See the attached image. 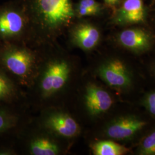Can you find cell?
<instances>
[{
	"label": "cell",
	"instance_id": "11",
	"mask_svg": "<svg viewBox=\"0 0 155 155\" xmlns=\"http://www.w3.org/2000/svg\"><path fill=\"white\" fill-rule=\"evenodd\" d=\"M22 17L13 11L6 12L0 15V33L6 36L15 35L23 28Z\"/></svg>",
	"mask_w": 155,
	"mask_h": 155
},
{
	"label": "cell",
	"instance_id": "18",
	"mask_svg": "<svg viewBox=\"0 0 155 155\" xmlns=\"http://www.w3.org/2000/svg\"><path fill=\"white\" fill-rule=\"evenodd\" d=\"M7 125V122L5 117L0 114V130L4 129Z\"/></svg>",
	"mask_w": 155,
	"mask_h": 155
},
{
	"label": "cell",
	"instance_id": "14",
	"mask_svg": "<svg viewBox=\"0 0 155 155\" xmlns=\"http://www.w3.org/2000/svg\"><path fill=\"white\" fill-rule=\"evenodd\" d=\"M139 152L140 155H155V131L144 139Z\"/></svg>",
	"mask_w": 155,
	"mask_h": 155
},
{
	"label": "cell",
	"instance_id": "19",
	"mask_svg": "<svg viewBox=\"0 0 155 155\" xmlns=\"http://www.w3.org/2000/svg\"><path fill=\"white\" fill-rule=\"evenodd\" d=\"M120 0H105L106 2L111 5H114Z\"/></svg>",
	"mask_w": 155,
	"mask_h": 155
},
{
	"label": "cell",
	"instance_id": "7",
	"mask_svg": "<svg viewBox=\"0 0 155 155\" xmlns=\"http://www.w3.org/2000/svg\"><path fill=\"white\" fill-rule=\"evenodd\" d=\"M118 39L123 47L135 52L145 51L150 45L149 34L139 28H131L123 31L120 34Z\"/></svg>",
	"mask_w": 155,
	"mask_h": 155
},
{
	"label": "cell",
	"instance_id": "15",
	"mask_svg": "<svg viewBox=\"0 0 155 155\" xmlns=\"http://www.w3.org/2000/svg\"><path fill=\"white\" fill-rule=\"evenodd\" d=\"M88 9L93 12L95 15L101 10V5L95 0H81L79 5Z\"/></svg>",
	"mask_w": 155,
	"mask_h": 155
},
{
	"label": "cell",
	"instance_id": "17",
	"mask_svg": "<svg viewBox=\"0 0 155 155\" xmlns=\"http://www.w3.org/2000/svg\"><path fill=\"white\" fill-rule=\"evenodd\" d=\"M11 85L5 78L0 75V98L10 93Z\"/></svg>",
	"mask_w": 155,
	"mask_h": 155
},
{
	"label": "cell",
	"instance_id": "3",
	"mask_svg": "<svg viewBox=\"0 0 155 155\" xmlns=\"http://www.w3.org/2000/svg\"><path fill=\"white\" fill-rule=\"evenodd\" d=\"M147 122L136 117H122L117 118L107 128L106 134L111 139L120 141L127 140L142 130Z\"/></svg>",
	"mask_w": 155,
	"mask_h": 155
},
{
	"label": "cell",
	"instance_id": "5",
	"mask_svg": "<svg viewBox=\"0 0 155 155\" xmlns=\"http://www.w3.org/2000/svg\"><path fill=\"white\" fill-rule=\"evenodd\" d=\"M85 100L89 113L94 116L108 110L113 103L110 94L94 84H90L87 87Z\"/></svg>",
	"mask_w": 155,
	"mask_h": 155
},
{
	"label": "cell",
	"instance_id": "12",
	"mask_svg": "<svg viewBox=\"0 0 155 155\" xmlns=\"http://www.w3.org/2000/svg\"><path fill=\"white\" fill-rule=\"evenodd\" d=\"M95 155H122L127 153V147L111 141H103L97 143L93 147Z\"/></svg>",
	"mask_w": 155,
	"mask_h": 155
},
{
	"label": "cell",
	"instance_id": "6",
	"mask_svg": "<svg viewBox=\"0 0 155 155\" xmlns=\"http://www.w3.org/2000/svg\"><path fill=\"white\" fill-rule=\"evenodd\" d=\"M145 17L143 0H125L117 12L115 21L121 25L138 24L144 21Z\"/></svg>",
	"mask_w": 155,
	"mask_h": 155
},
{
	"label": "cell",
	"instance_id": "8",
	"mask_svg": "<svg viewBox=\"0 0 155 155\" xmlns=\"http://www.w3.org/2000/svg\"><path fill=\"white\" fill-rule=\"evenodd\" d=\"M32 62V56L25 50H15L5 58L7 68L13 74L23 76L28 72Z\"/></svg>",
	"mask_w": 155,
	"mask_h": 155
},
{
	"label": "cell",
	"instance_id": "9",
	"mask_svg": "<svg viewBox=\"0 0 155 155\" xmlns=\"http://www.w3.org/2000/svg\"><path fill=\"white\" fill-rule=\"evenodd\" d=\"M47 124L54 131L67 137L77 135L79 131L77 122L71 117L64 114H58L51 117Z\"/></svg>",
	"mask_w": 155,
	"mask_h": 155
},
{
	"label": "cell",
	"instance_id": "13",
	"mask_svg": "<svg viewBox=\"0 0 155 155\" xmlns=\"http://www.w3.org/2000/svg\"><path fill=\"white\" fill-rule=\"evenodd\" d=\"M31 150L35 155H55L58 153L57 145L45 139L35 140L31 144Z\"/></svg>",
	"mask_w": 155,
	"mask_h": 155
},
{
	"label": "cell",
	"instance_id": "4",
	"mask_svg": "<svg viewBox=\"0 0 155 155\" xmlns=\"http://www.w3.org/2000/svg\"><path fill=\"white\" fill-rule=\"evenodd\" d=\"M70 69L66 62L58 61L47 69L41 82V88L46 94H51L63 87L66 82Z\"/></svg>",
	"mask_w": 155,
	"mask_h": 155
},
{
	"label": "cell",
	"instance_id": "2",
	"mask_svg": "<svg viewBox=\"0 0 155 155\" xmlns=\"http://www.w3.org/2000/svg\"><path fill=\"white\" fill-rule=\"evenodd\" d=\"M102 79L111 87L116 89L128 88L132 83V78L125 64L118 59L107 62L100 68Z\"/></svg>",
	"mask_w": 155,
	"mask_h": 155
},
{
	"label": "cell",
	"instance_id": "16",
	"mask_svg": "<svg viewBox=\"0 0 155 155\" xmlns=\"http://www.w3.org/2000/svg\"><path fill=\"white\" fill-rule=\"evenodd\" d=\"M144 104L150 113L155 116V92L151 93L147 96Z\"/></svg>",
	"mask_w": 155,
	"mask_h": 155
},
{
	"label": "cell",
	"instance_id": "1",
	"mask_svg": "<svg viewBox=\"0 0 155 155\" xmlns=\"http://www.w3.org/2000/svg\"><path fill=\"white\" fill-rule=\"evenodd\" d=\"M37 6L44 22L52 27L70 22L74 16L70 0H37Z\"/></svg>",
	"mask_w": 155,
	"mask_h": 155
},
{
	"label": "cell",
	"instance_id": "10",
	"mask_svg": "<svg viewBox=\"0 0 155 155\" xmlns=\"http://www.w3.org/2000/svg\"><path fill=\"white\" fill-rule=\"evenodd\" d=\"M98 30L90 24H82L74 32V39L79 46L84 50H91L100 40Z\"/></svg>",
	"mask_w": 155,
	"mask_h": 155
}]
</instances>
